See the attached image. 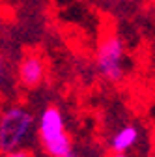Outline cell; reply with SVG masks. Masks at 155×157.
<instances>
[{"mask_svg":"<svg viewBox=\"0 0 155 157\" xmlns=\"http://www.w3.org/2000/svg\"><path fill=\"white\" fill-rule=\"evenodd\" d=\"M153 146H155V131H153Z\"/></svg>","mask_w":155,"mask_h":157,"instance_id":"obj_11","label":"cell"},{"mask_svg":"<svg viewBox=\"0 0 155 157\" xmlns=\"http://www.w3.org/2000/svg\"><path fill=\"white\" fill-rule=\"evenodd\" d=\"M17 77L19 82L25 88H37L47 77V64L41 54L37 52H26L17 67Z\"/></svg>","mask_w":155,"mask_h":157,"instance_id":"obj_3","label":"cell"},{"mask_svg":"<svg viewBox=\"0 0 155 157\" xmlns=\"http://www.w3.org/2000/svg\"><path fill=\"white\" fill-rule=\"evenodd\" d=\"M64 157H79V155H77V153H75V151H73V150H71V151H69V153H67V155H64Z\"/></svg>","mask_w":155,"mask_h":157,"instance_id":"obj_10","label":"cell"},{"mask_svg":"<svg viewBox=\"0 0 155 157\" xmlns=\"http://www.w3.org/2000/svg\"><path fill=\"white\" fill-rule=\"evenodd\" d=\"M37 133H40L41 144H45V142L56 139V136H60L62 133H66V122H64L62 110L54 105L43 109L40 118H37Z\"/></svg>","mask_w":155,"mask_h":157,"instance_id":"obj_4","label":"cell"},{"mask_svg":"<svg viewBox=\"0 0 155 157\" xmlns=\"http://www.w3.org/2000/svg\"><path fill=\"white\" fill-rule=\"evenodd\" d=\"M151 157H155V153H153V155H151Z\"/></svg>","mask_w":155,"mask_h":157,"instance_id":"obj_12","label":"cell"},{"mask_svg":"<svg viewBox=\"0 0 155 157\" xmlns=\"http://www.w3.org/2000/svg\"><path fill=\"white\" fill-rule=\"evenodd\" d=\"M4 77H6V60L0 56V82L4 81Z\"/></svg>","mask_w":155,"mask_h":157,"instance_id":"obj_8","label":"cell"},{"mask_svg":"<svg viewBox=\"0 0 155 157\" xmlns=\"http://www.w3.org/2000/svg\"><path fill=\"white\" fill-rule=\"evenodd\" d=\"M137 140H138V129L133 127V125H125V127L116 131V135L110 140V148H112V151H123L125 153L127 150H131L137 144Z\"/></svg>","mask_w":155,"mask_h":157,"instance_id":"obj_5","label":"cell"},{"mask_svg":"<svg viewBox=\"0 0 155 157\" xmlns=\"http://www.w3.org/2000/svg\"><path fill=\"white\" fill-rule=\"evenodd\" d=\"M108 157H127V153H123V151H112Z\"/></svg>","mask_w":155,"mask_h":157,"instance_id":"obj_9","label":"cell"},{"mask_svg":"<svg viewBox=\"0 0 155 157\" xmlns=\"http://www.w3.org/2000/svg\"><path fill=\"white\" fill-rule=\"evenodd\" d=\"M43 148H45V151L51 157H64V155H67L73 150V140H71V136L67 133H62L60 136H56V139L45 142Z\"/></svg>","mask_w":155,"mask_h":157,"instance_id":"obj_6","label":"cell"},{"mask_svg":"<svg viewBox=\"0 0 155 157\" xmlns=\"http://www.w3.org/2000/svg\"><path fill=\"white\" fill-rule=\"evenodd\" d=\"M34 122L36 118L28 109L21 105L8 107L0 116V150L6 153L21 148L34 129Z\"/></svg>","mask_w":155,"mask_h":157,"instance_id":"obj_1","label":"cell"},{"mask_svg":"<svg viewBox=\"0 0 155 157\" xmlns=\"http://www.w3.org/2000/svg\"><path fill=\"white\" fill-rule=\"evenodd\" d=\"M4 157H34V153H32V150H28V148H17V150H11V151H6L4 153Z\"/></svg>","mask_w":155,"mask_h":157,"instance_id":"obj_7","label":"cell"},{"mask_svg":"<svg viewBox=\"0 0 155 157\" xmlns=\"http://www.w3.org/2000/svg\"><path fill=\"white\" fill-rule=\"evenodd\" d=\"M125 49L122 39L116 34H107L101 39V45L97 51V69L103 78L108 82H120L123 78L125 67Z\"/></svg>","mask_w":155,"mask_h":157,"instance_id":"obj_2","label":"cell"}]
</instances>
